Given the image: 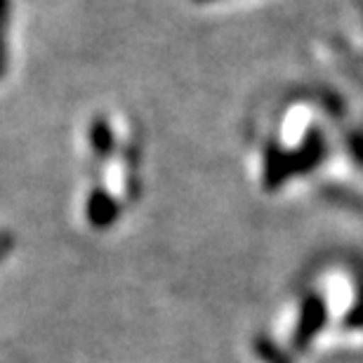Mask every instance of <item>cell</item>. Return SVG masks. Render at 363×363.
Instances as JSON below:
<instances>
[{"label": "cell", "mask_w": 363, "mask_h": 363, "mask_svg": "<svg viewBox=\"0 0 363 363\" xmlns=\"http://www.w3.org/2000/svg\"><path fill=\"white\" fill-rule=\"evenodd\" d=\"M325 321H328V307H325L323 295L309 293L302 300L300 321L293 333V350L295 352H307L309 345L314 342V337L323 330Z\"/></svg>", "instance_id": "cell-1"}, {"label": "cell", "mask_w": 363, "mask_h": 363, "mask_svg": "<svg viewBox=\"0 0 363 363\" xmlns=\"http://www.w3.org/2000/svg\"><path fill=\"white\" fill-rule=\"evenodd\" d=\"M325 151H328V147H325L323 133L318 128H309L304 142L290 151V172H293V177L309 175L311 170L318 168L325 158Z\"/></svg>", "instance_id": "cell-2"}, {"label": "cell", "mask_w": 363, "mask_h": 363, "mask_svg": "<svg viewBox=\"0 0 363 363\" xmlns=\"http://www.w3.org/2000/svg\"><path fill=\"white\" fill-rule=\"evenodd\" d=\"M121 217V203L111 191H106L104 186H94L88 194V201H85V220H88L90 227L104 231L111 229Z\"/></svg>", "instance_id": "cell-3"}, {"label": "cell", "mask_w": 363, "mask_h": 363, "mask_svg": "<svg viewBox=\"0 0 363 363\" xmlns=\"http://www.w3.org/2000/svg\"><path fill=\"white\" fill-rule=\"evenodd\" d=\"M293 177V172H290V151L283 149L279 142H267L264 147V175H262V182H264V189L267 191H276V189H281L286 182Z\"/></svg>", "instance_id": "cell-4"}, {"label": "cell", "mask_w": 363, "mask_h": 363, "mask_svg": "<svg viewBox=\"0 0 363 363\" xmlns=\"http://www.w3.org/2000/svg\"><path fill=\"white\" fill-rule=\"evenodd\" d=\"M140 165H142V144L137 137H133V140H128L125 149H123V168H125V196H128V201H137L142 194Z\"/></svg>", "instance_id": "cell-5"}, {"label": "cell", "mask_w": 363, "mask_h": 363, "mask_svg": "<svg viewBox=\"0 0 363 363\" xmlns=\"http://www.w3.org/2000/svg\"><path fill=\"white\" fill-rule=\"evenodd\" d=\"M88 142L99 161H108L116 154V133L104 116H94L88 125Z\"/></svg>", "instance_id": "cell-6"}, {"label": "cell", "mask_w": 363, "mask_h": 363, "mask_svg": "<svg viewBox=\"0 0 363 363\" xmlns=\"http://www.w3.org/2000/svg\"><path fill=\"white\" fill-rule=\"evenodd\" d=\"M252 352H255L259 361H264V363H293V359H290L288 354L267 335L252 337Z\"/></svg>", "instance_id": "cell-7"}, {"label": "cell", "mask_w": 363, "mask_h": 363, "mask_svg": "<svg viewBox=\"0 0 363 363\" xmlns=\"http://www.w3.org/2000/svg\"><path fill=\"white\" fill-rule=\"evenodd\" d=\"M7 28H10V0H0V78L7 71Z\"/></svg>", "instance_id": "cell-8"}, {"label": "cell", "mask_w": 363, "mask_h": 363, "mask_svg": "<svg viewBox=\"0 0 363 363\" xmlns=\"http://www.w3.org/2000/svg\"><path fill=\"white\" fill-rule=\"evenodd\" d=\"M345 328H363V276L359 281V293H357V300H354V307L350 309V314L345 316Z\"/></svg>", "instance_id": "cell-9"}, {"label": "cell", "mask_w": 363, "mask_h": 363, "mask_svg": "<svg viewBox=\"0 0 363 363\" xmlns=\"http://www.w3.org/2000/svg\"><path fill=\"white\" fill-rule=\"evenodd\" d=\"M14 250V236L10 231H0V262Z\"/></svg>", "instance_id": "cell-10"}, {"label": "cell", "mask_w": 363, "mask_h": 363, "mask_svg": "<svg viewBox=\"0 0 363 363\" xmlns=\"http://www.w3.org/2000/svg\"><path fill=\"white\" fill-rule=\"evenodd\" d=\"M350 151L354 156V161H359L363 165V135H350Z\"/></svg>", "instance_id": "cell-11"}, {"label": "cell", "mask_w": 363, "mask_h": 363, "mask_svg": "<svg viewBox=\"0 0 363 363\" xmlns=\"http://www.w3.org/2000/svg\"><path fill=\"white\" fill-rule=\"evenodd\" d=\"M196 3H210V0H196Z\"/></svg>", "instance_id": "cell-12"}]
</instances>
